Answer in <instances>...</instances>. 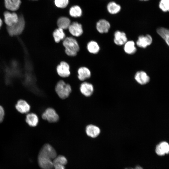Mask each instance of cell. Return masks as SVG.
I'll use <instances>...</instances> for the list:
<instances>
[{
  "instance_id": "cell-4",
  "label": "cell",
  "mask_w": 169,
  "mask_h": 169,
  "mask_svg": "<svg viewBox=\"0 0 169 169\" xmlns=\"http://www.w3.org/2000/svg\"><path fill=\"white\" fill-rule=\"evenodd\" d=\"M57 156L54 149L49 144H45L39 152L38 156H43L53 160Z\"/></svg>"
},
{
  "instance_id": "cell-29",
  "label": "cell",
  "mask_w": 169,
  "mask_h": 169,
  "mask_svg": "<svg viewBox=\"0 0 169 169\" xmlns=\"http://www.w3.org/2000/svg\"><path fill=\"white\" fill-rule=\"evenodd\" d=\"M53 163H58L65 166L67 163L66 157L62 155L57 156L53 160Z\"/></svg>"
},
{
  "instance_id": "cell-14",
  "label": "cell",
  "mask_w": 169,
  "mask_h": 169,
  "mask_svg": "<svg viewBox=\"0 0 169 169\" xmlns=\"http://www.w3.org/2000/svg\"><path fill=\"white\" fill-rule=\"evenodd\" d=\"M25 121L31 127H35L38 123L39 119L38 115L35 113L29 112L25 115Z\"/></svg>"
},
{
  "instance_id": "cell-16",
  "label": "cell",
  "mask_w": 169,
  "mask_h": 169,
  "mask_svg": "<svg viewBox=\"0 0 169 169\" xmlns=\"http://www.w3.org/2000/svg\"><path fill=\"white\" fill-rule=\"evenodd\" d=\"M38 162L42 169H53V160L43 156H38Z\"/></svg>"
},
{
  "instance_id": "cell-10",
  "label": "cell",
  "mask_w": 169,
  "mask_h": 169,
  "mask_svg": "<svg viewBox=\"0 0 169 169\" xmlns=\"http://www.w3.org/2000/svg\"><path fill=\"white\" fill-rule=\"evenodd\" d=\"M68 29L70 33L75 37L80 36L83 32L82 25L77 22L71 23Z\"/></svg>"
},
{
  "instance_id": "cell-36",
  "label": "cell",
  "mask_w": 169,
  "mask_h": 169,
  "mask_svg": "<svg viewBox=\"0 0 169 169\" xmlns=\"http://www.w3.org/2000/svg\"><path fill=\"white\" fill-rule=\"evenodd\" d=\"M139 0L141 1H148L149 0Z\"/></svg>"
},
{
  "instance_id": "cell-7",
  "label": "cell",
  "mask_w": 169,
  "mask_h": 169,
  "mask_svg": "<svg viewBox=\"0 0 169 169\" xmlns=\"http://www.w3.org/2000/svg\"><path fill=\"white\" fill-rule=\"evenodd\" d=\"M56 71L58 74L61 77L66 78L70 74V66L66 62L61 61L56 68Z\"/></svg>"
},
{
  "instance_id": "cell-32",
  "label": "cell",
  "mask_w": 169,
  "mask_h": 169,
  "mask_svg": "<svg viewBox=\"0 0 169 169\" xmlns=\"http://www.w3.org/2000/svg\"><path fill=\"white\" fill-rule=\"evenodd\" d=\"M53 165L55 169H65L64 165L58 163H53Z\"/></svg>"
},
{
  "instance_id": "cell-27",
  "label": "cell",
  "mask_w": 169,
  "mask_h": 169,
  "mask_svg": "<svg viewBox=\"0 0 169 169\" xmlns=\"http://www.w3.org/2000/svg\"><path fill=\"white\" fill-rule=\"evenodd\" d=\"M70 15L73 17H80L82 14V10L78 6L75 5L71 7L69 11Z\"/></svg>"
},
{
  "instance_id": "cell-11",
  "label": "cell",
  "mask_w": 169,
  "mask_h": 169,
  "mask_svg": "<svg viewBox=\"0 0 169 169\" xmlns=\"http://www.w3.org/2000/svg\"><path fill=\"white\" fill-rule=\"evenodd\" d=\"M125 33L120 30L116 31L114 33V42L118 46L124 45L127 41Z\"/></svg>"
},
{
  "instance_id": "cell-15",
  "label": "cell",
  "mask_w": 169,
  "mask_h": 169,
  "mask_svg": "<svg viewBox=\"0 0 169 169\" xmlns=\"http://www.w3.org/2000/svg\"><path fill=\"white\" fill-rule=\"evenodd\" d=\"M79 89L81 94L86 97L91 96L94 91L93 85L86 82H84L80 84Z\"/></svg>"
},
{
  "instance_id": "cell-9",
  "label": "cell",
  "mask_w": 169,
  "mask_h": 169,
  "mask_svg": "<svg viewBox=\"0 0 169 169\" xmlns=\"http://www.w3.org/2000/svg\"><path fill=\"white\" fill-rule=\"evenodd\" d=\"M4 22L8 26H10L16 23L19 16L15 12L6 11L3 13Z\"/></svg>"
},
{
  "instance_id": "cell-35",
  "label": "cell",
  "mask_w": 169,
  "mask_h": 169,
  "mask_svg": "<svg viewBox=\"0 0 169 169\" xmlns=\"http://www.w3.org/2000/svg\"><path fill=\"white\" fill-rule=\"evenodd\" d=\"M125 169H134L133 168H125Z\"/></svg>"
},
{
  "instance_id": "cell-33",
  "label": "cell",
  "mask_w": 169,
  "mask_h": 169,
  "mask_svg": "<svg viewBox=\"0 0 169 169\" xmlns=\"http://www.w3.org/2000/svg\"><path fill=\"white\" fill-rule=\"evenodd\" d=\"M134 169H143L141 166H137L135 167Z\"/></svg>"
},
{
  "instance_id": "cell-25",
  "label": "cell",
  "mask_w": 169,
  "mask_h": 169,
  "mask_svg": "<svg viewBox=\"0 0 169 169\" xmlns=\"http://www.w3.org/2000/svg\"><path fill=\"white\" fill-rule=\"evenodd\" d=\"M108 11L112 14L118 13L120 10L121 7L118 4L114 2H109L107 6Z\"/></svg>"
},
{
  "instance_id": "cell-18",
  "label": "cell",
  "mask_w": 169,
  "mask_h": 169,
  "mask_svg": "<svg viewBox=\"0 0 169 169\" xmlns=\"http://www.w3.org/2000/svg\"><path fill=\"white\" fill-rule=\"evenodd\" d=\"M156 153L159 156H163L169 153V145L166 141H162L157 145L156 148Z\"/></svg>"
},
{
  "instance_id": "cell-21",
  "label": "cell",
  "mask_w": 169,
  "mask_h": 169,
  "mask_svg": "<svg viewBox=\"0 0 169 169\" xmlns=\"http://www.w3.org/2000/svg\"><path fill=\"white\" fill-rule=\"evenodd\" d=\"M123 45L124 51L127 54H132L136 51L135 43L133 40L127 41Z\"/></svg>"
},
{
  "instance_id": "cell-34",
  "label": "cell",
  "mask_w": 169,
  "mask_h": 169,
  "mask_svg": "<svg viewBox=\"0 0 169 169\" xmlns=\"http://www.w3.org/2000/svg\"><path fill=\"white\" fill-rule=\"evenodd\" d=\"M3 24L2 20L0 18V28L1 27Z\"/></svg>"
},
{
  "instance_id": "cell-3",
  "label": "cell",
  "mask_w": 169,
  "mask_h": 169,
  "mask_svg": "<svg viewBox=\"0 0 169 169\" xmlns=\"http://www.w3.org/2000/svg\"><path fill=\"white\" fill-rule=\"evenodd\" d=\"M25 26V21L22 15L19 16L18 20L15 24L10 26H8L7 29L9 35L11 36L20 34L23 31Z\"/></svg>"
},
{
  "instance_id": "cell-28",
  "label": "cell",
  "mask_w": 169,
  "mask_h": 169,
  "mask_svg": "<svg viewBox=\"0 0 169 169\" xmlns=\"http://www.w3.org/2000/svg\"><path fill=\"white\" fill-rule=\"evenodd\" d=\"M159 6L160 9L163 12H169V0H161Z\"/></svg>"
},
{
  "instance_id": "cell-17",
  "label": "cell",
  "mask_w": 169,
  "mask_h": 169,
  "mask_svg": "<svg viewBox=\"0 0 169 169\" xmlns=\"http://www.w3.org/2000/svg\"><path fill=\"white\" fill-rule=\"evenodd\" d=\"M6 8L9 10L15 11L18 10L21 5V0H4Z\"/></svg>"
},
{
  "instance_id": "cell-23",
  "label": "cell",
  "mask_w": 169,
  "mask_h": 169,
  "mask_svg": "<svg viewBox=\"0 0 169 169\" xmlns=\"http://www.w3.org/2000/svg\"><path fill=\"white\" fill-rule=\"evenodd\" d=\"M87 48L89 52L94 54L98 53L100 49L98 44L96 41L93 40L90 41L88 43Z\"/></svg>"
},
{
  "instance_id": "cell-37",
  "label": "cell",
  "mask_w": 169,
  "mask_h": 169,
  "mask_svg": "<svg viewBox=\"0 0 169 169\" xmlns=\"http://www.w3.org/2000/svg\"></svg>"
},
{
  "instance_id": "cell-2",
  "label": "cell",
  "mask_w": 169,
  "mask_h": 169,
  "mask_svg": "<svg viewBox=\"0 0 169 169\" xmlns=\"http://www.w3.org/2000/svg\"><path fill=\"white\" fill-rule=\"evenodd\" d=\"M55 90L58 96L63 99L68 98L72 91L70 85L63 80H60L58 82Z\"/></svg>"
},
{
  "instance_id": "cell-22",
  "label": "cell",
  "mask_w": 169,
  "mask_h": 169,
  "mask_svg": "<svg viewBox=\"0 0 169 169\" xmlns=\"http://www.w3.org/2000/svg\"><path fill=\"white\" fill-rule=\"evenodd\" d=\"M53 36L55 42L58 43L65 38L64 30L59 28L55 29L53 32Z\"/></svg>"
},
{
  "instance_id": "cell-1",
  "label": "cell",
  "mask_w": 169,
  "mask_h": 169,
  "mask_svg": "<svg viewBox=\"0 0 169 169\" xmlns=\"http://www.w3.org/2000/svg\"><path fill=\"white\" fill-rule=\"evenodd\" d=\"M65 48V51L67 55L69 56H75L79 49V47L77 40L74 38L68 37L65 38L63 42Z\"/></svg>"
},
{
  "instance_id": "cell-6",
  "label": "cell",
  "mask_w": 169,
  "mask_h": 169,
  "mask_svg": "<svg viewBox=\"0 0 169 169\" xmlns=\"http://www.w3.org/2000/svg\"><path fill=\"white\" fill-rule=\"evenodd\" d=\"M15 107L18 113L23 115L29 112L31 108L28 102L23 99L18 100L15 105Z\"/></svg>"
},
{
  "instance_id": "cell-30",
  "label": "cell",
  "mask_w": 169,
  "mask_h": 169,
  "mask_svg": "<svg viewBox=\"0 0 169 169\" xmlns=\"http://www.w3.org/2000/svg\"><path fill=\"white\" fill-rule=\"evenodd\" d=\"M69 0H55L54 3L58 8H64L68 5Z\"/></svg>"
},
{
  "instance_id": "cell-13",
  "label": "cell",
  "mask_w": 169,
  "mask_h": 169,
  "mask_svg": "<svg viewBox=\"0 0 169 169\" xmlns=\"http://www.w3.org/2000/svg\"><path fill=\"white\" fill-rule=\"evenodd\" d=\"M134 78L138 83L141 85L148 83L150 80V77L147 74L142 70L137 72L135 74Z\"/></svg>"
},
{
  "instance_id": "cell-12",
  "label": "cell",
  "mask_w": 169,
  "mask_h": 169,
  "mask_svg": "<svg viewBox=\"0 0 169 169\" xmlns=\"http://www.w3.org/2000/svg\"><path fill=\"white\" fill-rule=\"evenodd\" d=\"M110 28V23L107 20L102 19L99 20L96 24V29L100 33H108Z\"/></svg>"
},
{
  "instance_id": "cell-31",
  "label": "cell",
  "mask_w": 169,
  "mask_h": 169,
  "mask_svg": "<svg viewBox=\"0 0 169 169\" xmlns=\"http://www.w3.org/2000/svg\"><path fill=\"white\" fill-rule=\"evenodd\" d=\"M5 116V111L3 107L0 105V123L3 122Z\"/></svg>"
},
{
  "instance_id": "cell-26",
  "label": "cell",
  "mask_w": 169,
  "mask_h": 169,
  "mask_svg": "<svg viewBox=\"0 0 169 169\" xmlns=\"http://www.w3.org/2000/svg\"><path fill=\"white\" fill-rule=\"evenodd\" d=\"M157 33L163 39L169 47V29L163 27H160L156 30Z\"/></svg>"
},
{
  "instance_id": "cell-19",
  "label": "cell",
  "mask_w": 169,
  "mask_h": 169,
  "mask_svg": "<svg viewBox=\"0 0 169 169\" xmlns=\"http://www.w3.org/2000/svg\"><path fill=\"white\" fill-rule=\"evenodd\" d=\"M100 129L98 126L93 125H89L86 126L85 132L88 136L92 138H95L100 134Z\"/></svg>"
},
{
  "instance_id": "cell-8",
  "label": "cell",
  "mask_w": 169,
  "mask_h": 169,
  "mask_svg": "<svg viewBox=\"0 0 169 169\" xmlns=\"http://www.w3.org/2000/svg\"><path fill=\"white\" fill-rule=\"evenodd\" d=\"M152 42V38L150 35H141L138 37L136 44L139 47L144 49L150 45Z\"/></svg>"
},
{
  "instance_id": "cell-24",
  "label": "cell",
  "mask_w": 169,
  "mask_h": 169,
  "mask_svg": "<svg viewBox=\"0 0 169 169\" xmlns=\"http://www.w3.org/2000/svg\"><path fill=\"white\" fill-rule=\"evenodd\" d=\"M71 24L70 21L68 18L62 17L59 18L57 22L58 28L64 29L68 28Z\"/></svg>"
},
{
  "instance_id": "cell-5",
  "label": "cell",
  "mask_w": 169,
  "mask_h": 169,
  "mask_svg": "<svg viewBox=\"0 0 169 169\" xmlns=\"http://www.w3.org/2000/svg\"><path fill=\"white\" fill-rule=\"evenodd\" d=\"M42 117L44 120L50 123H55L58 121L59 116L55 110L53 108H47L42 115Z\"/></svg>"
},
{
  "instance_id": "cell-20",
  "label": "cell",
  "mask_w": 169,
  "mask_h": 169,
  "mask_svg": "<svg viewBox=\"0 0 169 169\" xmlns=\"http://www.w3.org/2000/svg\"><path fill=\"white\" fill-rule=\"evenodd\" d=\"M78 79L80 81H83L89 78L91 75L90 70L86 67H81L78 70Z\"/></svg>"
}]
</instances>
